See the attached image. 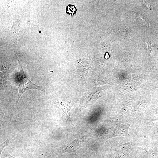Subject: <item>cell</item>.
Masks as SVG:
<instances>
[{
	"instance_id": "5",
	"label": "cell",
	"mask_w": 158,
	"mask_h": 158,
	"mask_svg": "<svg viewBox=\"0 0 158 158\" xmlns=\"http://www.w3.org/2000/svg\"><path fill=\"white\" fill-rule=\"evenodd\" d=\"M1 158H18L15 157L10 154L5 149H4L1 154Z\"/></svg>"
},
{
	"instance_id": "2",
	"label": "cell",
	"mask_w": 158,
	"mask_h": 158,
	"mask_svg": "<svg viewBox=\"0 0 158 158\" xmlns=\"http://www.w3.org/2000/svg\"><path fill=\"white\" fill-rule=\"evenodd\" d=\"M77 101L74 100H69L55 98L49 102L51 105L59 109L65 116L68 124L73 123L71 117L70 111L72 107Z\"/></svg>"
},
{
	"instance_id": "6",
	"label": "cell",
	"mask_w": 158,
	"mask_h": 158,
	"mask_svg": "<svg viewBox=\"0 0 158 158\" xmlns=\"http://www.w3.org/2000/svg\"><path fill=\"white\" fill-rule=\"evenodd\" d=\"M8 140H6L4 142L2 143L0 145V155L1 154L3 150H4V148L8 145L10 144Z\"/></svg>"
},
{
	"instance_id": "8",
	"label": "cell",
	"mask_w": 158,
	"mask_h": 158,
	"mask_svg": "<svg viewBox=\"0 0 158 158\" xmlns=\"http://www.w3.org/2000/svg\"><path fill=\"white\" fill-rule=\"evenodd\" d=\"M52 154V152H50L46 158H51Z\"/></svg>"
},
{
	"instance_id": "4",
	"label": "cell",
	"mask_w": 158,
	"mask_h": 158,
	"mask_svg": "<svg viewBox=\"0 0 158 158\" xmlns=\"http://www.w3.org/2000/svg\"><path fill=\"white\" fill-rule=\"evenodd\" d=\"M98 99L95 92L91 93L83 97L80 102V107L84 109L92 104Z\"/></svg>"
},
{
	"instance_id": "7",
	"label": "cell",
	"mask_w": 158,
	"mask_h": 158,
	"mask_svg": "<svg viewBox=\"0 0 158 158\" xmlns=\"http://www.w3.org/2000/svg\"><path fill=\"white\" fill-rule=\"evenodd\" d=\"M71 158H81L77 155H72Z\"/></svg>"
},
{
	"instance_id": "1",
	"label": "cell",
	"mask_w": 158,
	"mask_h": 158,
	"mask_svg": "<svg viewBox=\"0 0 158 158\" xmlns=\"http://www.w3.org/2000/svg\"><path fill=\"white\" fill-rule=\"evenodd\" d=\"M16 65L18 70L19 84L18 87V92L16 100L18 104L21 95L26 91L31 89H35L44 92L45 90L42 87L38 86L32 83L27 77L25 73L21 64L18 60Z\"/></svg>"
},
{
	"instance_id": "3",
	"label": "cell",
	"mask_w": 158,
	"mask_h": 158,
	"mask_svg": "<svg viewBox=\"0 0 158 158\" xmlns=\"http://www.w3.org/2000/svg\"><path fill=\"white\" fill-rule=\"evenodd\" d=\"M91 138V135L87 134L77 138L63 145L59 148V151L62 153L74 152L83 147Z\"/></svg>"
}]
</instances>
